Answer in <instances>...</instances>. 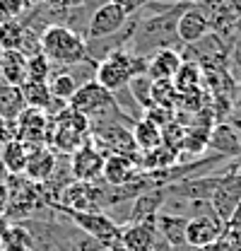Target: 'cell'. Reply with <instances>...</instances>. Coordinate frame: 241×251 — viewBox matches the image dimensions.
<instances>
[{
  "instance_id": "1",
  "label": "cell",
  "mask_w": 241,
  "mask_h": 251,
  "mask_svg": "<svg viewBox=\"0 0 241 251\" xmlns=\"http://www.w3.org/2000/svg\"><path fill=\"white\" fill-rule=\"evenodd\" d=\"M188 7H193L191 0H181V2L150 0L140 12H135L138 25H135V34L130 39L128 51L135 56L150 58L152 53H157L162 49L181 46L176 27H179V17Z\"/></svg>"
},
{
  "instance_id": "2",
  "label": "cell",
  "mask_w": 241,
  "mask_h": 251,
  "mask_svg": "<svg viewBox=\"0 0 241 251\" xmlns=\"http://www.w3.org/2000/svg\"><path fill=\"white\" fill-rule=\"evenodd\" d=\"M39 44H41V56L53 68H70L90 61L85 36L80 31L70 29L68 25H48L41 31Z\"/></svg>"
},
{
  "instance_id": "3",
  "label": "cell",
  "mask_w": 241,
  "mask_h": 251,
  "mask_svg": "<svg viewBox=\"0 0 241 251\" xmlns=\"http://www.w3.org/2000/svg\"><path fill=\"white\" fill-rule=\"evenodd\" d=\"M147 63L150 58L145 56H135L130 53L128 49L111 53L109 58H104L101 63H96V73H94V80L109 90V92H119L123 87H128V82L138 75H147Z\"/></svg>"
},
{
  "instance_id": "4",
  "label": "cell",
  "mask_w": 241,
  "mask_h": 251,
  "mask_svg": "<svg viewBox=\"0 0 241 251\" xmlns=\"http://www.w3.org/2000/svg\"><path fill=\"white\" fill-rule=\"evenodd\" d=\"M48 208L56 210L58 215H63L70 225H75L85 237H90V239H94V242H99V244H104V247H114V244H119L120 227L109 218L106 213H77V210L63 208V205H58V203H51Z\"/></svg>"
},
{
  "instance_id": "5",
  "label": "cell",
  "mask_w": 241,
  "mask_h": 251,
  "mask_svg": "<svg viewBox=\"0 0 241 251\" xmlns=\"http://www.w3.org/2000/svg\"><path fill=\"white\" fill-rule=\"evenodd\" d=\"M130 17L133 15H128L116 2H111V0L101 2L90 15V22L85 29V41H96V39H106V36L116 34L130 22Z\"/></svg>"
},
{
  "instance_id": "6",
  "label": "cell",
  "mask_w": 241,
  "mask_h": 251,
  "mask_svg": "<svg viewBox=\"0 0 241 251\" xmlns=\"http://www.w3.org/2000/svg\"><path fill=\"white\" fill-rule=\"evenodd\" d=\"M15 140L24 143L27 148H36V145H46L48 140V128H51V119L46 111L39 109H24L17 121H15Z\"/></svg>"
},
{
  "instance_id": "7",
  "label": "cell",
  "mask_w": 241,
  "mask_h": 251,
  "mask_svg": "<svg viewBox=\"0 0 241 251\" xmlns=\"http://www.w3.org/2000/svg\"><path fill=\"white\" fill-rule=\"evenodd\" d=\"M104 152L87 140L80 150H75L70 155V174L75 181H87V184H94L101 179V172H104Z\"/></svg>"
},
{
  "instance_id": "8",
  "label": "cell",
  "mask_w": 241,
  "mask_h": 251,
  "mask_svg": "<svg viewBox=\"0 0 241 251\" xmlns=\"http://www.w3.org/2000/svg\"><path fill=\"white\" fill-rule=\"evenodd\" d=\"M229 172H234V169H229ZM227 174L224 172H215V174L198 176V179H183V181L169 184V186H164V188H167L169 196H176V198H183V201H212L215 191L219 188L222 179Z\"/></svg>"
},
{
  "instance_id": "9",
  "label": "cell",
  "mask_w": 241,
  "mask_h": 251,
  "mask_svg": "<svg viewBox=\"0 0 241 251\" xmlns=\"http://www.w3.org/2000/svg\"><path fill=\"white\" fill-rule=\"evenodd\" d=\"M140 176V152L135 155H109L104 159L101 181L106 186H125Z\"/></svg>"
},
{
  "instance_id": "10",
  "label": "cell",
  "mask_w": 241,
  "mask_h": 251,
  "mask_svg": "<svg viewBox=\"0 0 241 251\" xmlns=\"http://www.w3.org/2000/svg\"><path fill=\"white\" fill-rule=\"evenodd\" d=\"M210 203H212V208H215V213H217V218L222 220V222H227V220L234 215V210L241 205V174L237 169L229 172L222 179V184L215 191Z\"/></svg>"
},
{
  "instance_id": "11",
  "label": "cell",
  "mask_w": 241,
  "mask_h": 251,
  "mask_svg": "<svg viewBox=\"0 0 241 251\" xmlns=\"http://www.w3.org/2000/svg\"><path fill=\"white\" fill-rule=\"evenodd\" d=\"M222 229H224V222L217 215L191 218L188 227H186V244L193 247V249H205V247L215 244L222 237Z\"/></svg>"
},
{
  "instance_id": "12",
  "label": "cell",
  "mask_w": 241,
  "mask_h": 251,
  "mask_svg": "<svg viewBox=\"0 0 241 251\" xmlns=\"http://www.w3.org/2000/svg\"><path fill=\"white\" fill-rule=\"evenodd\" d=\"M58 164V152L48 145H36L29 148V159H27V169H24V179H29L31 184H46Z\"/></svg>"
},
{
  "instance_id": "13",
  "label": "cell",
  "mask_w": 241,
  "mask_h": 251,
  "mask_svg": "<svg viewBox=\"0 0 241 251\" xmlns=\"http://www.w3.org/2000/svg\"><path fill=\"white\" fill-rule=\"evenodd\" d=\"M120 247L125 251H154L159 242V232H157V222H138V225H125L120 227Z\"/></svg>"
},
{
  "instance_id": "14",
  "label": "cell",
  "mask_w": 241,
  "mask_h": 251,
  "mask_svg": "<svg viewBox=\"0 0 241 251\" xmlns=\"http://www.w3.org/2000/svg\"><path fill=\"white\" fill-rule=\"evenodd\" d=\"M179 41L181 46H193L198 41H203L208 34L212 31V25H210V17L200 10V7H188L183 15L179 17Z\"/></svg>"
},
{
  "instance_id": "15",
  "label": "cell",
  "mask_w": 241,
  "mask_h": 251,
  "mask_svg": "<svg viewBox=\"0 0 241 251\" xmlns=\"http://www.w3.org/2000/svg\"><path fill=\"white\" fill-rule=\"evenodd\" d=\"M169 193L167 188L159 186V188H152L147 193H140L135 201H130V213H128V222L125 225H138V222H147V220H154L157 213L164 208ZM123 225V227H125Z\"/></svg>"
},
{
  "instance_id": "16",
  "label": "cell",
  "mask_w": 241,
  "mask_h": 251,
  "mask_svg": "<svg viewBox=\"0 0 241 251\" xmlns=\"http://www.w3.org/2000/svg\"><path fill=\"white\" fill-rule=\"evenodd\" d=\"M208 150L227 157H241V133L232 124H217L212 126L208 135Z\"/></svg>"
},
{
  "instance_id": "17",
  "label": "cell",
  "mask_w": 241,
  "mask_h": 251,
  "mask_svg": "<svg viewBox=\"0 0 241 251\" xmlns=\"http://www.w3.org/2000/svg\"><path fill=\"white\" fill-rule=\"evenodd\" d=\"M154 222H157L159 237H162L171 249L186 244V227H188V218H186V215H176V213L159 210L157 218H154Z\"/></svg>"
},
{
  "instance_id": "18",
  "label": "cell",
  "mask_w": 241,
  "mask_h": 251,
  "mask_svg": "<svg viewBox=\"0 0 241 251\" xmlns=\"http://www.w3.org/2000/svg\"><path fill=\"white\" fill-rule=\"evenodd\" d=\"M181 63H183V58H181V53L176 49H162V51H157V53L150 56L147 77L150 80H174Z\"/></svg>"
},
{
  "instance_id": "19",
  "label": "cell",
  "mask_w": 241,
  "mask_h": 251,
  "mask_svg": "<svg viewBox=\"0 0 241 251\" xmlns=\"http://www.w3.org/2000/svg\"><path fill=\"white\" fill-rule=\"evenodd\" d=\"M29 159V148L20 140H10L0 148V169L10 176H24Z\"/></svg>"
},
{
  "instance_id": "20",
  "label": "cell",
  "mask_w": 241,
  "mask_h": 251,
  "mask_svg": "<svg viewBox=\"0 0 241 251\" xmlns=\"http://www.w3.org/2000/svg\"><path fill=\"white\" fill-rule=\"evenodd\" d=\"M24 82H27V56L22 51H2L0 85L22 87Z\"/></svg>"
},
{
  "instance_id": "21",
  "label": "cell",
  "mask_w": 241,
  "mask_h": 251,
  "mask_svg": "<svg viewBox=\"0 0 241 251\" xmlns=\"http://www.w3.org/2000/svg\"><path fill=\"white\" fill-rule=\"evenodd\" d=\"M77 87H82V85H80V80L75 77L72 68H53V70H51L48 90H51V94H53L56 99L70 101V97L77 92Z\"/></svg>"
},
{
  "instance_id": "22",
  "label": "cell",
  "mask_w": 241,
  "mask_h": 251,
  "mask_svg": "<svg viewBox=\"0 0 241 251\" xmlns=\"http://www.w3.org/2000/svg\"><path fill=\"white\" fill-rule=\"evenodd\" d=\"M130 133H133V140H135L138 152H150V150H157V148L164 143L162 128H157L154 124H150L147 119L135 121L133 128H130Z\"/></svg>"
},
{
  "instance_id": "23",
  "label": "cell",
  "mask_w": 241,
  "mask_h": 251,
  "mask_svg": "<svg viewBox=\"0 0 241 251\" xmlns=\"http://www.w3.org/2000/svg\"><path fill=\"white\" fill-rule=\"evenodd\" d=\"M27 109V101L22 97L20 87H10V85H0V116L10 124L17 121V116Z\"/></svg>"
},
{
  "instance_id": "24",
  "label": "cell",
  "mask_w": 241,
  "mask_h": 251,
  "mask_svg": "<svg viewBox=\"0 0 241 251\" xmlns=\"http://www.w3.org/2000/svg\"><path fill=\"white\" fill-rule=\"evenodd\" d=\"M171 82H174V87H176L179 94L198 90V87H203V68L193 61H183Z\"/></svg>"
},
{
  "instance_id": "25",
  "label": "cell",
  "mask_w": 241,
  "mask_h": 251,
  "mask_svg": "<svg viewBox=\"0 0 241 251\" xmlns=\"http://www.w3.org/2000/svg\"><path fill=\"white\" fill-rule=\"evenodd\" d=\"M20 90H22V97H24V101H27L29 109L48 111V106L53 101V94H51L46 82H24Z\"/></svg>"
},
{
  "instance_id": "26",
  "label": "cell",
  "mask_w": 241,
  "mask_h": 251,
  "mask_svg": "<svg viewBox=\"0 0 241 251\" xmlns=\"http://www.w3.org/2000/svg\"><path fill=\"white\" fill-rule=\"evenodd\" d=\"M24 41V27L20 20L0 22V51H20Z\"/></svg>"
},
{
  "instance_id": "27",
  "label": "cell",
  "mask_w": 241,
  "mask_h": 251,
  "mask_svg": "<svg viewBox=\"0 0 241 251\" xmlns=\"http://www.w3.org/2000/svg\"><path fill=\"white\" fill-rule=\"evenodd\" d=\"M152 101H154V106L174 111L179 104V92H176L174 82L171 80H152Z\"/></svg>"
},
{
  "instance_id": "28",
  "label": "cell",
  "mask_w": 241,
  "mask_h": 251,
  "mask_svg": "<svg viewBox=\"0 0 241 251\" xmlns=\"http://www.w3.org/2000/svg\"><path fill=\"white\" fill-rule=\"evenodd\" d=\"M0 249L2 251H31L29 232H27L20 222L10 225V229H7V232L2 234V239H0Z\"/></svg>"
},
{
  "instance_id": "29",
  "label": "cell",
  "mask_w": 241,
  "mask_h": 251,
  "mask_svg": "<svg viewBox=\"0 0 241 251\" xmlns=\"http://www.w3.org/2000/svg\"><path fill=\"white\" fill-rule=\"evenodd\" d=\"M128 90L133 94V99L138 101V106L143 109V114L154 106V101H152V80L147 75H138V77H133L130 82H128Z\"/></svg>"
},
{
  "instance_id": "30",
  "label": "cell",
  "mask_w": 241,
  "mask_h": 251,
  "mask_svg": "<svg viewBox=\"0 0 241 251\" xmlns=\"http://www.w3.org/2000/svg\"><path fill=\"white\" fill-rule=\"evenodd\" d=\"M51 70H53V65L46 61L41 53L31 56V58H27V82H46L48 85Z\"/></svg>"
},
{
  "instance_id": "31",
  "label": "cell",
  "mask_w": 241,
  "mask_h": 251,
  "mask_svg": "<svg viewBox=\"0 0 241 251\" xmlns=\"http://www.w3.org/2000/svg\"><path fill=\"white\" fill-rule=\"evenodd\" d=\"M222 239L234 247V249H241V205L234 210V215L224 222V229H222Z\"/></svg>"
},
{
  "instance_id": "32",
  "label": "cell",
  "mask_w": 241,
  "mask_h": 251,
  "mask_svg": "<svg viewBox=\"0 0 241 251\" xmlns=\"http://www.w3.org/2000/svg\"><path fill=\"white\" fill-rule=\"evenodd\" d=\"M24 5L22 0H0V22L5 20H20L24 15Z\"/></svg>"
},
{
  "instance_id": "33",
  "label": "cell",
  "mask_w": 241,
  "mask_h": 251,
  "mask_svg": "<svg viewBox=\"0 0 241 251\" xmlns=\"http://www.w3.org/2000/svg\"><path fill=\"white\" fill-rule=\"evenodd\" d=\"M41 5L53 10V12H70L72 7L82 5V0H41Z\"/></svg>"
},
{
  "instance_id": "34",
  "label": "cell",
  "mask_w": 241,
  "mask_h": 251,
  "mask_svg": "<svg viewBox=\"0 0 241 251\" xmlns=\"http://www.w3.org/2000/svg\"><path fill=\"white\" fill-rule=\"evenodd\" d=\"M111 2H116V5H120L128 15H135V12H140L150 0H111Z\"/></svg>"
},
{
  "instance_id": "35",
  "label": "cell",
  "mask_w": 241,
  "mask_h": 251,
  "mask_svg": "<svg viewBox=\"0 0 241 251\" xmlns=\"http://www.w3.org/2000/svg\"><path fill=\"white\" fill-rule=\"evenodd\" d=\"M10 140H15V126L0 116V145H5Z\"/></svg>"
},
{
  "instance_id": "36",
  "label": "cell",
  "mask_w": 241,
  "mask_h": 251,
  "mask_svg": "<svg viewBox=\"0 0 241 251\" xmlns=\"http://www.w3.org/2000/svg\"><path fill=\"white\" fill-rule=\"evenodd\" d=\"M10 225H12V222H10L7 218H0V239H2V234L10 229Z\"/></svg>"
},
{
  "instance_id": "37",
  "label": "cell",
  "mask_w": 241,
  "mask_h": 251,
  "mask_svg": "<svg viewBox=\"0 0 241 251\" xmlns=\"http://www.w3.org/2000/svg\"><path fill=\"white\" fill-rule=\"evenodd\" d=\"M22 5H24V10H34L41 5V0H22Z\"/></svg>"
},
{
  "instance_id": "38",
  "label": "cell",
  "mask_w": 241,
  "mask_h": 251,
  "mask_svg": "<svg viewBox=\"0 0 241 251\" xmlns=\"http://www.w3.org/2000/svg\"><path fill=\"white\" fill-rule=\"evenodd\" d=\"M0 73H2V51H0Z\"/></svg>"
},
{
  "instance_id": "39",
  "label": "cell",
  "mask_w": 241,
  "mask_h": 251,
  "mask_svg": "<svg viewBox=\"0 0 241 251\" xmlns=\"http://www.w3.org/2000/svg\"><path fill=\"white\" fill-rule=\"evenodd\" d=\"M0 148H2V145H0Z\"/></svg>"
}]
</instances>
